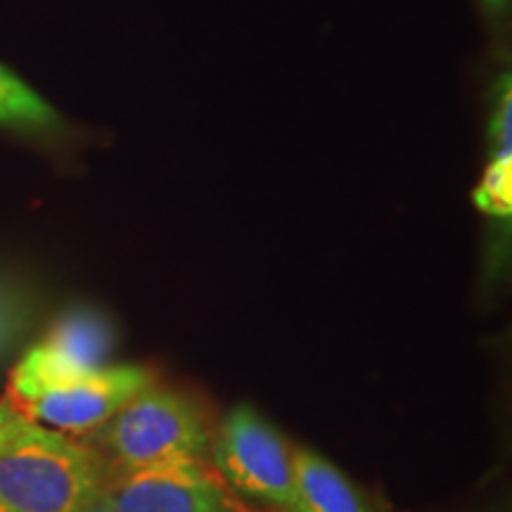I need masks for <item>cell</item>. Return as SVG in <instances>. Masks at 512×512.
I'll return each instance as SVG.
<instances>
[{"label": "cell", "instance_id": "cell-1", "mask_svg": "<svg viewBox=\"0 0 512 512\" xmlns=\"http://www.w3.org/2000/svg\"><path fill=\"white\" fill-rule=\"evenodd\" d=\"M107 475L91 446L22 418L0 439V512H98Z\"/></svg>", "mask_w": 512, "mask_h": 512}, {"label": "cell", "instance_id": "cell-2", "mask_svg": "<svg viewBox=\"0 0 512 512\" xmlns=\"http://www.w3.org/2000/svg\"><path fill=\"white\" fill-rule=\"evenodd\" d=\"M112 470L171 460H209L211 430L200 406L157 380L147 384L98 430L83 434Z\"/></svg>", "mask_w": 512, "mask_h": 512}, {"label": "cell", "instance_id": "cell-3", "mask_svg": "<svg viewBox=\"0 0 512 512\" xmlns=\"http://www.w3.org/2000/svg\"><path fill=\"white\" fill-rule=\"evenodd\" d=\"M209 463L245 501L271 512H302L294 479V444L259 411L240 403L211 434Z\"/></svg>", "mask_w": 512, "mask_h": 512}, {"label": "cell", "instance_id": "cell-4", "mask_svg": "<svg viewBox=\"0 0 512 512\" xmlns=\"http://www.w3.org/2000/svg\"><path fill=\"white\" fill-rule=\"evenodd\" d=\"M114 347L110 320L93 309H74L19 358L10 375L8 399L22 411L31 399L110 366Z\"/></svg>", "mask_w": 512, "mask_h": 512}, {"label": "cell", "instance_id": "cell-5", "mask_svg": "<svg viewBox=\"0 0 512 512\" xmlns=\"http://www.w3.org/2000/svg\"><path fill=\"white\" fill-rule=\"evenodd\" d=\"M98 512H235L209 460H171L112 470Z\"/></svg>", "mask_w": 512, "mask_h": 512}, {"label": "cell", "instance_id": "cell-6", "mask_svg": "<svg viewBox=\"0 0 512 512\" xmlns=\"http://www.w3.org/2000/svg\"><path fill=\"white\" fill-rule=\"evenodd\" d=\"M152 382L155 375L145 366H105L83 380L38 394L22 406V413L50 430L83 437L105 425Z\"/></svg>", "mask_w": 512, "mask_h": 512}, {"label": "cell", "instance_id": "cell-7", "mask_svg": "<svg viewBox=\"0 0 512 512\" xmlns=\"http://www.w3.org/2000/svg\"><path fill=\"white\" fill-rule=\"evenodd\" d=\"M294 479L302 512H375L335 463L306 446H294Z\"/></svg>", "mask_w": 512, "mask_h": 512}, {"label": "cell", "instance_id": "cell-8", "mask_svg": "<svg viewBox=\"0 0 512 512\" xmlns=\"http://www.w3.org/2000/svg\"><path fill=\"white\" fill-rule=\"evenodd\" d=\"M491 162L486 166L472 200L494 219H510L512 214V91L510 76H503L491 117Z\"/></svg>", "mask_w": 512, "mask_h": 512}, {"label": "cell", "instance_id": "cell-9", "mask_svg": "<svg viewBox=\"0 0 512 512\" xmlns=\"http://www.w3.org/2000/svg\"><path fill=\"white\" fill-rule=\"evenodd\" d=\"M0 126L22 133H48L60 128L62 119L27 81L0 64Z\"/></svg>", "mask_w": 512, "mask_h": 512}, {"label": "cell", "instance_id": "cell-10", "mask_svg": "<svg viewBox=\"0 0 512 512\" xmlns=\"http://www.w3.org/2000/svg\"><path fill=\"white\" fill-rule=\"evenodd\" d=\"M22 418H27V415L19 411V408L10 399L0 401V439H3L5 434H8Z\"/></svg>", "mask_w": 512, "mask_h": 512}, {"label": "cell", "instance_id": "cell-11", "mask_svg": "<svg viewBox=\"0 0 512 512\" xmlns=\"http://www.w3.org/2000/svg\"><path fill=\"white\" fill-rule=\"evenodd\" d=\"M12 318H10V311L8 306H5L3 299H0V342H3L5 337H8V328H10Z\"/></svg>", "mask_w": 512, "mask_h": 512}, {"label": "cell", "instance_id": "cell-12", "mask_svg": "<svg viewBox=\"0 0 512 512\" xmlns=\"http://www.w3.org/2000/svg\"><path fill=\"white\" fill-rule=\"evenodd\" d=\"M486 3H489V5H494V8H501V5H503V0H486Z\"/></svg>", "mask_w": 512, "mask_h": 512}]
</instances>
